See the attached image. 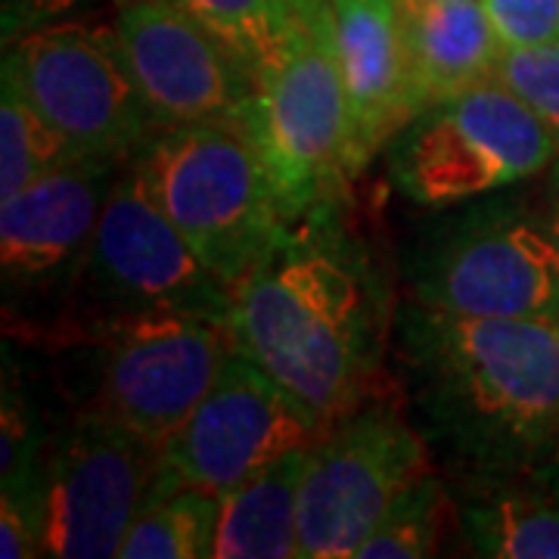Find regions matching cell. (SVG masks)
<instances>
[{"label": "cell", "mask_w": 559, "mask_h": 559, "mask_svg": "<svg viewBox=\"0 0 559 559\" xmlns=\"http://www.w3.org/2000/svg\"><path fill=\"white\" fill-rule=\"evenodd\" d=\"M230 296L237 352L326 423L389 392V283L342 205L286 224Z\"/></svg>", "instance_id": "obj_1"}, {"label": "cell", "mask_w": 559, "mask_h": 559, "mask_svg": "<svg viewBox=\"0 0 559 559\" xmlns=\"http://www.w3.org/2000/svg\"><path fill=\"white\" fill-rule=\"evenodd\" d=\"M395 360L454 479L522 476L559 432V323L463 318L407 301Z\"/></svg>", "instance_id": "obj_2"}, {"label": "cell", "mask_w": 559, "mask_h": 559, "mask_svg": "<svg viewBox=\"0 0 559 559\" xmlns=\"http://www.w3.org/2000/svg\"><path fill=\"white\" fill-rule=\"evenodd\" d=\"M134 168L230 293L286 227L267 168L240 121L165 128Z\"/></svg>", "instance_id": "obj_3"}, {"label": "cell", "mask_w": 559, "mask_h": 559, "mask_svg": "<svg viewBox=\"0 0 559 559\" xmlns=\"http://www.w3.org/2000/svg\"><path fill=\"white\" fill-rule=\"evenodd\" d=\"M411 299L463 318L559 323V246L510 197H481L429 221L407 259Z\"/></svg>", "instance_id": "obj_4"}, {"label": "cell", "mask_w": 559, "mask_h": 559, "mask_svg": "<svg viewBox=\"0 0 559 559\" xmlns=\"http://www.w3.org/2000/svg\"><path fill=\"white\" fill-rule=\"evenodd\" d=\"M230 289L183 240L128 162L103 205L79 286L53 345H75L116 320L146 314L230 318Z\"/></svg>", "instance_id": "obj_5"}, {"label": "cell", "mask_w": 559, "mask_h": 559, "mask_svg": "<svg viewBox=\"0 0 559 559\" xmlns=\"http://www.w3.org/2000/svg\"><path fill=\"white\" fill-rule=\"evenodd\" d=\"M557 156V134L498 79L426 106L385 146L392 183L432 212L538 178Z\"/></svg>", "instance_id": "obj_6"}, {"label": "cell", "mask_w": 559, "mask_h": 559, "mask_svg": "<svg viewBox=\"0 0 559 559\" xmlns=\"http://www.w3.org/2000/svg\"><path fill=\"white\" fill-rule=\"evenodd\" d=\"M237 121L259 150L286 224L348 200V183L358 175L330 32L296 25L259 72V87Z\"/></svg>", "instance_id": "obj_7"}, {"label": "cell", "mask_w": 559, "mask_h": 559, "mask_svg": "<svg viewBox=\"0 0 559 559\" xmlns=\"http://www.w3.org/2000/svg\"><path fill=\"white\" fill-rule=\"evenodd\" d=\"M175 481L159 441L75 407L44 444L32 491L44 557H119L140 510Z\"/></svg>", "instance_id": "obj_8"}, {"label": "cell", "mask_w": 559, "mask_h": 559, "mask_svg": "<svg viewBox=\"0 0 559 559\" xmlns=\"http://www.w3.org/2000/svg\"><path fill=\"white\" fill-rule=\"evenodd\" d=\"M0 81L13 84L75 159L131 162L159 138L116 28L57 22L3 47Z\"/></svg>", "instance_id": "obj_9"}, {"label": "cell", "mask_w": 559, "mask_h": 559, "mask_svg": "<svg viewBox=\"0 0 559 559\" xmlns=\"http://www.w3.org/2000/svg\"><path fill=\"white\" fill-rule=\"evenodd\" d=\"M426 473L429 439L392 392L333 419L305 457L299 557L355 559L360 540Z\"/></svg>", "instance_id": "obj_10"}, {"label": "cell", "mask_w": 559, "mask_h": 559, "mask_svg": "<svg viewBox=\"0 0 559 559\" xmlns=\"http://www.w3.org/2000/svg\"><path fill=\"white\" fill-rule=\"evenodd\" d=\"M128 162L75 159L0 202V289L7 340L53 345L91 237Z\"/></svg>", "instance_id": "obj_11"}, {"label": "cell", "mask_w": 559, "mask_h": 559, "mask_svg": "<svg viewBox=\"0 0 559 559\" xmlns=\"http://www.w3.org/2000/svg\"><path fill=\"white\" fill-rule=\"evenodd\" d=\"M75 345L91 348L87 399L75 407L159 444L197 411L237 352L227 323L197 314L116 320Z\"/></svg>", "instance_id": "obj_12"}, {"label": "cell", "mask_w": 559, "mask_h": 559, "mask_svg": "<svg viewBox=\"0 0 559 559\" xmlns=\"http://www.w3.org/2000/svg\"><path fill=\"white\" fill-rule=\"evenodd\" d=\"M326 426L255 360L234 352L197 411L162 441V460L180 485L221 498L280 457L311 448Z\"/></svg>", "instance_id": "obj_13"}, {"label": "cell", "mask_w": 559, "mask_h": 559, "mask_svg": "<svg viewBox=\"0 0 559 559\" xmlns=\"http://www.w3.org/2000/svg\"><path fill=\"white\" fill-rule=\"evenodd\" d=\"M116 32L162 128L237 121L259 87L252 66L175 0L119 3Z\"/></svg>", "instance_id": "obj_14"}, {"label": "cell", "mask_w": 559, "mask_h": 559, "mask_svg": "<svg viewBox=\"0 0 559 559\" xmlns=\"http://www.w3.org/2000/svg\"><path fill=\"white\" fill-rule=\"evenodd\" d=\"M333 57L340 66L352 165L360 175L419 112L399 0H330Z\"/></svg>", "instance_id": "obj_15"}, {"label": "cell", "mask_w": 559, "mask_h": 559, "mask_svg": "<svg viewBox=\"0 0 559 559\" xmlns=\"http://www.w3.org/2000/svg\"><path fill=\"white\" fill-rule=\"evenodd\" d=\"M399 10L419 112L498 75V62L507 47L481 0Z\"/></svg>", "instance_id": "obj_16"}, {"label": "cell", "mask_w": 559, "mask_h": 559, "mask_svg": "<svg viewBox=\"0 0 559 559\" xmlns=\"http://www.w3.org/2000/svg\"><path fill=\"white\" fill-rule=\"evenodd\" d=\"M460 532L476 557L559 559V495L522 476L457 479Z\"/></svg>", "instance_id": "obj_17"}, {"label": "cell", "mask_w": 559, "mask_h": 559, "mask_svg": "<svg viewBox=\"0 0 559 559\" xmlns=\"http://www.w3.org/2000/svg\"><path fill=\"white\" fill-rule=\"evenodd\" d=\"M308 448L293 451L221 495L212 559L299 557V498Z\"/></svg>", "instance_id": "obj_18"}, {"label": "cell", "mask_w": 559, "mask_h": 559, "mask_svg": "<svg viewBox=\"0 0 559 559\" xmlns=\"http://www.w3.org/2000/svg\"><path fill=\"white\" fill-rule=\"evenodd\" d=\"M221 498L175 481L131 522L119 559H200L212 557Z\"/></svg>", "instance_id": "obj_19"}, {"label": "cell", "mask_w": 559, "mask_h": 559, "mask_svg": "<svg viewBox=\"0 0 559 559\" xmlns=\"http://www.w3.org/2000/svg\"><path fill=\"white\" fill-rule=\"evenodd\" d=\"M451 528H460L457 495L432 469L392 503L380 525L360 540L355 559L436 557Z\"/></svg>", "instance_id": "obj_20"}, {"label": "cell", "mask_w": 559, "mask_h": 559, "mask_svg": "<svg viewBox=\"0 0 559 559\" xmlns=\"http://www.w3.org/2000/svg\"><path fill=\"white\" fill-rule=\"evenodd\" d=\"M75 162L66 140L40 119L35 106L0 81V202L13 200L35 180Z\"/></svg>", "instance_id": "obj_21"}, {"label": "cell", "mask_w": 559, "mask_h": 559, "mask_svg": "<svg viewBox=\"0 0 559 559\" xmlns=\"http://www.w3.org/2000/svg\"><path fill=\"white\" fill-rule=\"evenodd\" d=\"M193 20L212 28L221 40H227L242 60L259 72L280 53L301 25L286 0H175Z\"/></svg>", "instance_id": "obj_22"}, {"label": "cell", "mask_w": 559, "mask_h": 559, "mask_svg": "<svg viewBox=\"0 0 559 559\" xmlns=\"http://www.w3.org/2000/svg\"><path fill=\"white\" fill-rule=\"evenodd\" d=\"M495 79L510 87L559 140V40L507 47Z\"/></svg>", "instance_id": "obj_23"}, {"label": "cell", "mask_w": 559, "mask_h": 559, "mask_svg": "<svg viewBox=\"0 0 559 559\" xmlns=\"http://www.w3.org/2000/svg\"><path fill=\"white\" fill-rule=\"evenodd\" d=\"M503 47L559 40V0H481Z\"/></svg>", "instance_id": "obj_24"}, {"label": "cell", "mask_w": 559, "mask_h": 559, "mask_svg": "<svg viewBox=\"0 0 559 559\" xmlns=\"http://www.w3.org/2000/svg\"><path fill=\"white\" fill-rule=\"evenodd\" d=\"M84 0H0V35L3 47L13 40L25 38L38 28L69 22Z\"/></svg>", "instance_id": "obj_25"}, {"label": "cell", "mask_w": 559, "mask_h": 559, "mask_svg": "<svg viewBox=\"0 0 559 559\" xmlns=\"http://www.w3.org/2000/svg\"><path fill=\"white\" fill-rule=\"evenodd\" d=\"M0 557L35 559L44 557L38 513L32 503L0 495Z\"/></svg>", "instance_id": "obj_26"}, {"label": "cell", "mask_w": 559, "mask_h": 559, "mask_svg": "<svg viewBox=\"0 0 559 559\" xmlns=\"http://www.w3.org/2000/svg\"><path fill=\"white\" fill-rule=\"evenodd\" d=\"M286 7L293 10V16L305 28H311L318 35H326L333 28V3L330 0H286Z\"/></svg>", "instance_id": "obj_27"}, {"label": "cell", "mask_w": 559, "mask_h": 559, "mask_svg": "<svg viewBox=\"0 0 559 559\" xmlns=\"http://www.w3.org/2000/svg\"><path fill=\"white\" fill-rule=\"evenodd\" d=\"M528 476H535V479L544 481L550 491H557L559 495V432L547 441V448H544L538 454V460L532 463Z\"/></svg>", "instance_id": "obj_28"}, {"label": "cell", "mask_w": 559, "mask_h": 559, "mask_svg": "<svg viewBox=\"0 0 559 559\" xmlns=\"http://www.w3.org/2000/svg\"><path fill=\"white\" fill-rule=\"evenodd\" d=\"M544 221H547V230L554 234V240L559 246V156L550 165V178H547V197H544Z\"/></svg>", "instance_id": "obj_29"}, {"label": "cell", "mask_w": 559, "mask_h": 559, "mask_svg": "<svg viewBox=\"0 0 559 559\" xmlns=\"http://www.w3.org/2000/svg\"><path fill=\"white\" fill-rule=\"evenodd\" d=\"M426 3H451V0H399V7H426Z\"/></svg>", "instance_id": "obj_30"}, {"label": "cell", "mask_w": 559, "mask_h": 559, "mask_svg": "<svg viewBox=\"0 0 559 559\" xmlns=\"http://www.w3.org/2000/svg\"><path fill=\"white\" fill-rule=\"evenodd\" d=\"M116 3H128V0H116Z\"/></svg>", "instance_id": "obj_31"}]
</instances>
